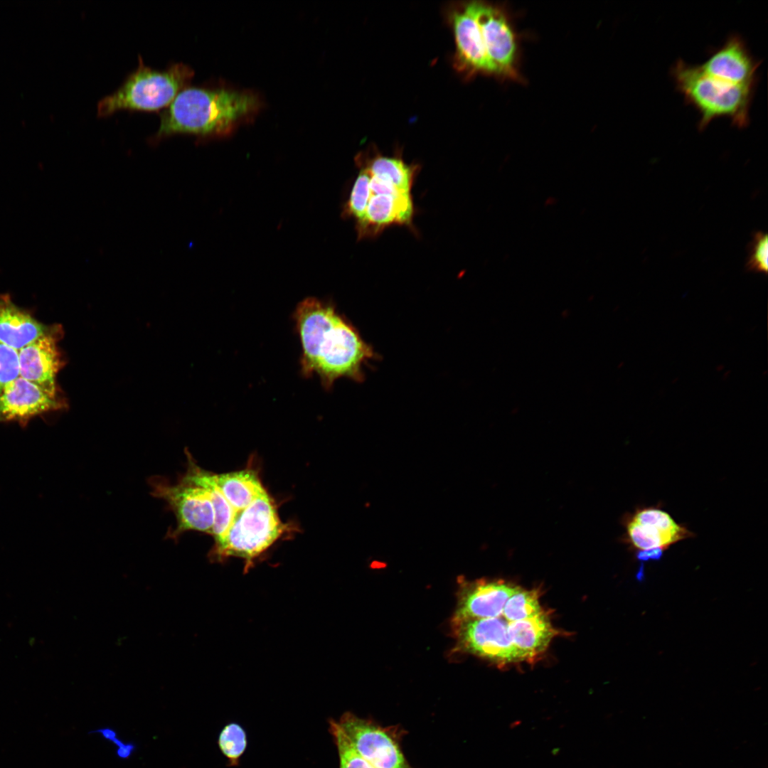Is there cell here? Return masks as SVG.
<instances>
[{"instance_id":"cell-1","label":"cell","mask_w":768,"mask_h":768,"mask_svg":"<svg viewBox=\"0 0 768 768\" xmlns=\"http://www.w3.org/2000/svg\"><path fill=\"white\" fill-rule=\"evenodd\" d=\"M292 319L302 345L303 376L317 375L327 390L341 378L364 380L363 366L377 358V354L331 302L305 298L296 306Z\"/></svg>"},{"instance_id":"cell-2","label":"cell","mask_w":768,"mask_h":768,"mask_svg":"<svg viewBox=\"0 0 768 768\" xmlns=\"http://www.w3.org/2000/svg\"><path fill=\"white\" fill-rule=\"evenodd\" d=\"M262 104L251 91L188 86L161 114L154 139L175 134L225 137L254 119Z\"/></svg>"},{"instance_id":"cell-3","label":"cell","mask_w":768,"mask_h":768,"mask_svg":"<svg viewBox=\"0 0 768 768\" xmlns=\"http://www.w3.org/2000/svg\"><path fill=\"white\" fill-rule=\"evenodd\" d=\"M676 90L700 114L698 127L704 130L715 119L727 117L733 126L750 124V109L756 86L730 84L705 74L699 66L679 59L671 70Z\"/></svg>"},{"instance_id":"cell-4","label":"cell","mask_w":768,"mask_h":768,"mask_svg":"<svg viewBox=\"0 0 768 768\" xmlns=\"http://www.w3.org/2000/svg\"><path fill=\"white\" fill-rule=\"evenodd\" d=\"M137 68L121 86L97 104V116L107 117L119 110L158 111L168 107L177 95L188 87L194 75L183 63L159 70L146 66L141 57Z\"/></svg>"},{"instance_id":"cell-5","label":"cell","mask_w":768,"mask_h":768,"mask_svg":"<svg viewBox=\"0 0 768 768\" xmlns=\"http://www.w3.org/2000/svg\"><path fill=\"white\" fill-rule=\"evenodd\" d=\"M272 499L265 491L238 512L225 536L215 545L209 558L222 561L229 557L245 561V571L284 532Z\"/></svg>"},{"instance_id":"cell-6","label":"cell","mask_w":768,"mask_h":768,"mask_svg":"<svg viewBox=\"0 0 768 768\" xmlns=\"http://www.w3.org/2000/svg\"><path fill=\"white\" fill-rule=\"evenodd\" d=\"M153 496L166 503L175 515L176 527L169 529L166 538L176 541L185 532L199 531L213 535L215 509L208 491L181 475L177 483L161 476L148 479Z\"/></svg>"},{"instance_id":"cell-7","label":"cell","mask_w":768,"mask_h":768,"mask_svg":"<svg viewBox=\"0 0 768 768\" xmlns=\"http://www.w3.org/2000/svg\"><path fill=\"white\" fill-rule=\"evenodd\" d=\"M337 722L356 752L375 768H414L403 752L407 732L399 725L383 726L348 711Z\"/></svg>"},{"instance_id":"cell-8","label":"cell","mask_w":768,"mask_h":768,"mask_svg":"<svg viewBox=\"0 0 768 768\" xmlns=\"http://www.w3.org/2000/svg\"><path fill=\"white\" fill-rule=\"evenodd\" d=\"M477 21L487 55L495 75L518 80L516 34L506 11L501 6L475 1Z\"/></svg>"},{"instance_id":"cell-9","label":"cell","mask_w":768,"mask_h":768,"mask_svg":"<svg viewBox=\"0 0 768 768\" xmlns=\"http://www.w3.org/2000/svg\"><path fill=\"white\" fill-rule=\"evenodd\" d=\"M501 617L453 623L458 649L500 663L521 661L508 635L509 622Z\"/></svg>"},{"instance_id":"cell-10","label":"cell","mask_w":768,"mask_h":768,"mask_svg":"<svg viewBox=\"0 0 768 768\" xmlns=\"http://www.w3.org/2000/svg\"><path fill=\"white\" fill-rule=\"evenodd\" d=\"M66 406L63 396H54L18 376L0 394V422H16L25 427L34 417Z\"/></svg>"},{"instance_id":"cell-11","label":"cell","mask_w":768,"mask_h":768,"mask_svg":"<svg viewBox=\"0 0 768 768\" xmlns=\"http://www.w3.org/2000/svg\"><path fill=\"white\" fill-rule=\"evenodd\" d=\"M63 330L43 335L18 350L19 376L54 396H62L56 376L65 365L57 343Z\"/></svg>"},{"instance_id":"cell-12","label":"cell","mask_w":768,"mask_h":768,"mask_svg":"<svg viewBox=\"0 0 768 768\" xmlns=\"http://www.w3.org/2000/svg\"><path fill=\"white\" fill-rule=\"evenodd\" d=\"M516 588L501 580H461L452 622L501 616L506 602Z\"/></svg>"},{"instance_id":"cell-13","label":"cell","mask_w":768,"mask_h":768,"mask_svg":"<svg viewBox=\"0 0 768 768\" xmlns=\"http://www.w3.org/2000/svg\"><path fill=\"white\" fill-rule=\"evenodd\" d=\"M456 55L462 68L472 72L495 74L484 44L477 21L475 1L459 6L450 15Z\"/></svg>"},{"instance_id":"cell-14","label":"cell","mask_w":768,"mask_h":768,"mask_svg":"<svg viewBox=\"0 0 768 768\" xmlns=\"http://www.w3.org/2000/svg\"><path fill=\"white\" fill-rule=\"evenodd\" d=\"M760 63L752 56L745 41L738 35H732L698 66L705 74L720 80L756 86Z\"/></svg>"},{"instance_id":"cell-15","label":"cell","mask_w":768,"mask_h":768,"mask_svg":"<svg viewBox=\"0 0 768 768\" xmlns=\"http://www.w3.org/2000/svg\"><path fill=\"white\" fill-rule=\"evenodd\" d=\"M413 212L410 193L371 194L363 218L356 222L359 238L374 235L394 223L410 225Z\"/></svg>"},{"instance_id":"cell-16","label":"cell","mask_w":768,"mask_h":768,"mask_svg":"<svg viewBox=\"0 0 768 768\" xmlns=\"http://www.w3.org/2000/svg\"><path fill=\"white\" fill-rule=\"evenodd\" d=\"M60 325H46L18 306L10 294H0V341L19 350L37 338L61 330Z\"/></svg>"},{"instance_id":"cell-17","label":"cell","mask_w":768,"mask_h":768,"mask_svg":"<svg viewBox=\"0 0 768 768\" xmlns=\"http://www.w3.org/2000/svg\"><path fill=\"white\" fill-rule=\"evenodd\" d=\"M508 632L521 661L532 660L543 652L556 634L544 611L530 618L509 622Z\"/></svg>"},{"instance_id":"cell-18","label":"cell","mask_w":768,"mask_h":768,"mask_svg":"<svg viewBox=\"0 0 768 768\" xmlns=\"http://www.w3.org/2000/svg\"><path fill=\"white\" fill-rule=\"evenodd\" d=\"M185 454L187 458V467L182 475L188 480L202 486L208 491L215 515L213 535L215 543H218L225 536L235 517L236 512L220 491L215 481L213 473L201 468L188 449H185Z\"/></svg>"},{"instance_id":"cell-19","label":"cell","mask_w":768,"mask_h":768,"mask_svg":"<svg viewBox=\"0 0 768 768\" xmlns=\"http://www.w3.org/2000/svg\"><path fill=\"white\" fill-rule=\"evenodd\" d=\"M215 481L236 513L266 491L257 473L250 469L216 474Z\"/></svg>"},{"instance_id":"cell-20","label":"cell","mask_w":768,"mask_h":768,"mask_svg":"<svg viewBox=\"0 0 768 768\" xmlns=\"http://www.w3.org/2000/svg\"><path fill=\"white\" fill-rule=\"evenodd\" d=\"M629 517L649 534L661 540L666 548L694 536L693 533L676 523L669 513L657 506L639 508Z\"/></svg>"},{"instance_id":"cell-21","label":"cell","mask_w":768,"mask_h":768,"mask_svg":"<svg viewBox=\"0 0 768 768\" xmlns=\"http://www.w3.org/2000/svg\"><path fill=\"white\" fill-rule=\"evenodd\" d=\"M362 166L371 176L390 184L402 193H410L416 166H409L398 158L377 156Z\"/></svg>"},{"instance_id":"cell-22","label":"cell","mask_w":768,"mask_h":768,"mask_svg":"<svg viewBox=\"0 0 768 768\" xmlns=\"http://www.w3.org/2000/svg\"><path fill=\"white\" fill-rule=\"evenodd\" d=\"M542 612L537 592L517 587L506 602L502 616L508 622H514L533 617Z\"/></svg>"},{"instance_id":"cell-23","label":"cell","mask_w":768,"mask_h":768,"mask_svg":"<svg viewBox=\"0 0 768 768\" xmlns=\"http://www.w3.org/2000/svg\"><path fill=\"white\" fill-rule=\"evenodd\" d=\"M218 745L228 766L238 767L247 747V733L240 724L229 722L220 732Z\"/></svg>"},{"instance_id":"cell-24","label":"cell","mask_w":768,"mask_h":768,"mask_svg":"<svg viewBox=\"0 0 768 768\" xmlns=\"http://www.w3.org/2000/svg\"><path fill=\"white\" fill-rule=\"evenodd\" d=\"M371 175L368 170L361 166L352 187L348 199L345 204L343 215L353 218L356 222L361 220L365 214L371 196L370 183Z\"/></svg>"},{"instance_id":"cell-25","label":"cell","mask_w":768,"mask_h":768,"mask_svg":"<svg viewBox=\"0 0 768 768\" xmlns=\"http://www.w3.org/2000/svg\"><path fill=\"white\" fill-rule=\"evenodd\" d=\"M329 725V733L337 749L339 768H375L356 752L336 720L330 718Z\"/></svg>"},{"instance_id":"cell-26","label":"cell","mask_w":768,"mask_h":768,"mask_svg":"<svg viewBox=\"0 0 768 768\" xmlns=\"http://www.w3.org/2000/svg\"><path fill=\"white\" fill-rule=\"evenodd\" d=\"M747 271L764 273L768 271V236L762 231L756 232L750 244L748 259L745 265Z\"/></svg>"},{"instance_id":"cell-27","label":"cell","mask_w":768,"mask_h":768,"mask_svg":"<svg viewBox=\"0 0 768 768\" xmlns=\"http://www.w3.org/2000/svg\"><path fill=\"white\" fill-rule=\"evenodd\" d=\"M18 376V350L0 341V394L8 383Z\"/></svg>"},{"instance_id":"cell-28","label":"cell","mask_w":768,"mask_h":768,"mask_svg":"<svg viewBox=\"0 0 768 768\" xmlns=\"http://www.w3.org/2000/svg\"><path fill=\"white\" fill-rule=\"evenodd\" d=\"M664 549L654 548L646 550H637L636 557L641 562L659 560L663 553Z\"/></svg>"}]
</instances>
